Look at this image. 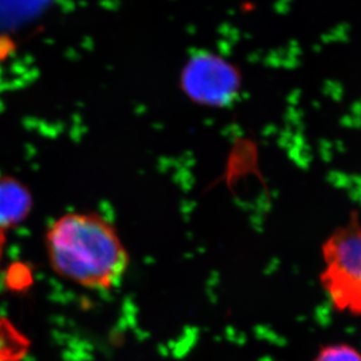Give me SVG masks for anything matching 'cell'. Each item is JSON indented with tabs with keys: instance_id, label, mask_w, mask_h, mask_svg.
<instances>
[{
	"instance_id": "obj_4",
	"label": "cell",
	"mask_w": 361,
	"mask_h": 361,
	"mask_svg": "<svg viewBox=\"0 0 361 361\" xmlns=\"http://www.w3.org/2000/svg\"><path fill=\"white\" fill-rule=\"evenodd\" d=\"M32 208L31 193L12 177H0V229L24 221Z\"/></svg>"
},
{
	"instance_id": "obj_1",
	"label": "cell",
	"mask_w": 361,
	"mask_h": 361,
	"mask_svg": "<svg viewBox=\"0 0 361 361\" xmlns=\"http://www.w3.org/2000/svg\"><path fill=\"white\" fill-rule=\"evenodd\" d=\"M46 248L55 273L88 289H113L129 266L120 236L99 215H63L48 231Z\"/></svg>"
},
{
	"instance_id": "obj_6",
	"label": "cell",
	"mask_w": 361,
	"mask_h": 361,
	"mask_svg": "<svg viewBox=\"0 0 361 361\" xmlns=\"http://www.w3.org/2000/svg\"><path fill=\"white\" fill-rule=\"evenodd\" d=\"M312 361H361V352L344 343L330 344L322 348Z\"/></svg>"
},
{
	"instance_id": "obj_7",
	"label": "cell",
	"mask_w": 361,
	"mask_h": 361,
	"mask_svg": "<svg viewBox=\"0 0 361 361\" xmlns=\"http://www.w3.org/2000/svg\"><path fill=\"white\" fill-rule=\"evenodd\" d=\"M5 245H6V236H5V231L0 229V263L3 259L4 249H5Z\"/></svg>"
},
{
	"instance_id": "obj_3",
	"label": "cell",
	"mask_w": 361,
	"mask_h": 361,
	"mask_svg": "<svg viewBox=\"0 0 361 361\" xmlns=\"http://www.w3.org/2000/svg\"><path fill=\"white\" fill-rule=\"evenodd\" d=\"M236 75L228 65L213 56L193 59L185 71L186 92L204 102L231 99L236 89Z\"/></svg>"
},
{
	"instance_id": "obj_5",
	"label": "cell",
	"mask_w": 361,
	"mask_h": 361,
	"mask_svg": "<svg viewBox=\"0 0 361 361\" xmlns=\"http://www.w3.org/2000/svg\"><path fill=\"white\" fill-rule=\"evenodd\" d=\"M30 341L14 324L0 316V361H21L27 355Z\"/></svg>"
},
{
	"instance_id": "obj_2",
	"label": "cell",
	"mask_w": 361,
	"mask_h": 361,
	"mask_svg": "<svg viewBox=\"0 0 361 361\" xmlns=\"http://www.w3.org/2000/svg\"><path fill=\"white\" fill-rule=\"evenodd\" d=\"M321 283L332 307L341 314L361 316V224L352 216L322 247Z\"/></svg>"
}]
</instances>
